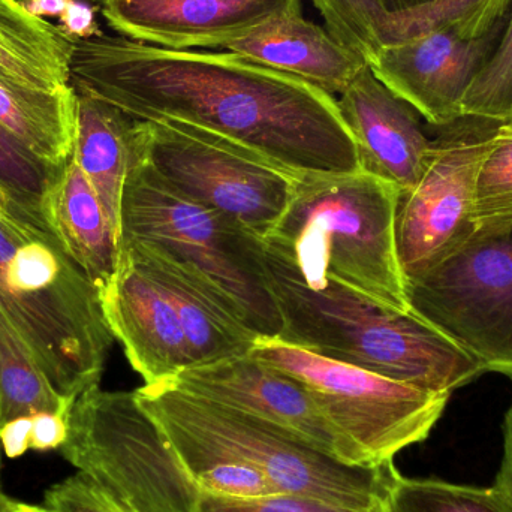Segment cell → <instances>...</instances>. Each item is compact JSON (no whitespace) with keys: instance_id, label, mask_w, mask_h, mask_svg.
<instances>
[{"instance_id":"5b68a950","label":"cell","mask_w":512,"mask_h":512,"mask_svg":"<svg viewBox=\"0 0 512 512\" xmlns=\"http://www.w3.org/2000/svg\"><path fill=\"white\" fill-rule=\"evenodd\" d=\"M0 309L62 396L101 382L114 336L99 291L48 230L0 215Z\"/></svg>"},{"instance_id":"6da1fadb","label":"cell","mask_w":512,"mask_h":512,"mask_svg":"<svg viewBox=\"0 0 512 512\" xmlns=\"http://www.w3.org/2000/svg\"><path fill=\"white\" fill-rule=\"evenodd\" d=\"M71 84L134 119L194 126L297 177L361 171L334 96L231 51L102 33L75 42Z\"/></svg>"},{"instance_id":"f35d334b","label":"cell","mask_w":512,"mask_h":512,"mask_svg":"<svg viewBox=\"0 0 512 512\" xmlns=\"http://www.w3.org/2000/svg\"><path fill=\"white\" fill-rule=\"evenodd\" d=\"M3 213H14V210H12L11 201L6 197L5 192L0 189V215H3Z\"/></svg>"},{"instance_id":"277c9868","label":"cell","mask_w":512,"mask_h":512,"mask_svg":"<svg viewBox=\"0 0 512 512\" xmlns=\"http://www.w3.org/2000/svg\"><path fill=\"white\" fill-rule=\"evenodd\" d=\"M265 267L282 342L447 396L484 375L471 355L415 313L387 309L333 280L310 288L267 259Z\"/></svg>"},{"instance_id":"f1b7e54d","label":"cell","mask_w":512,"mask_h":512,"mask_svg":"<svg viewBox=\"0 0 512 512\" xmlns=\"http://www.w3.org/2000/svg\"><path fill=\"white\" fill-rule=\"evenodd\" d=\"M462 116L512 119V6L501 42L460 104Z\"/></svg>"},{"instance_id":"836d02e7","label":"cell","mask_w":512,"mask_h":512,"mask_svg":"<svg viewBox=\"0 0 512 512\" xmlns=\"http://www.w3.org/2000/svg\"><path fill=\"white\" fill-rule=\"evenodd\" d=\"M32 442V417H21L0 427V447L9 459L24 456Z\"/></svg>"},{"instance_id":"9a60e30c","label":"cell","mask_w":512,"mask_h":512,"mask_svg":"<svg viewBox=\"0 0 512 512\" xmlns=\"http://www.w3.org/2000/svg\"><path fill=\"white\" fill-rule=\"evenodd\" d=\"M102 312L144 385L161 384L191 369L188 345L173 304L161 288L123 254L99 289Z\"/></svg>"},{"instance_id":"8fae6325","label":"cell","mask_w":512,"mask_h":512,"mask_svg":"<svg viewBox=\"0 0 512 512\" xmlns=\"http://www.w3.org/2000/svg\"><path fill=\"white\" fill-rule=\"evenodd\" d=\"M501 120L460 116L436 129L423 176L399 197L396 240L406 282L423 276L474 237L481 165Z\"/></svg>"},{"instance_id":"7c38bea8","label":"cell","mask_w":512,"mask_h":512,"mask_svg":"<svg viewBox=\"0 0 512 512\" xmlns=\"http://www.w3.org/2000/svg\"><path fill=\"white\" fill-rule=\"evenodd\" d=\"M508 17L480 38L430 30L363 57L384 86L414 107L432 128H439L462 116L463 96L495 53Z\"/></svg>"},{"instance_id":"603a6c76","label":"cell","mask_w":512,"mask_h":512,"mask_svg":"<svg viewBox=\"0 0 512 512\" xmlns=\"http://www.w3.org/2000/svg\"><path fill=\"white\" fill-rule=\"evenodd\" d=\"M0 126L39 161L60 167L74 149L77 92L72 84L47 92L0 77Z\"/></svg>"},{"instance_id":"52a82bcc","label":"cell","mask_w":512,"mask_h":512,"mask_svg":"<svg viewBox=\"0 0 512 512\" xmlns=\"http://www.w3.org/2000/svg\"><path fill=\"white\" fill-rule=\"evenodd\" d=\"M59 453L126 512H201V490L135 391L81 394Z\"/></svg>"},{"instance_id":"7a4b0ae2","label":"cell","mask_w":512,"mask_h":512,"mask_svg":"<svg viewBox=\"0 0 512 512\" xmlns=\"http://www.w3.org/2000/svg\"><path fill=\"white\" fill-rule=\"evenodd\" d=\"M400 191L372 174L303 176L267 234L264 256L292 279L342 283L387 309H409L396 240Z\"/></svg>"},{"instance_id":"d6a6232c","label":"cell","mask_w":512,"mask_h":512,"mask_svg":"<svg viewBox=\"0 0 512 512\" xmlns=\"http://www.w3.org/2000/svg\"><path fill=\"white\" fill-rule=\"evenodd\" d=\"M68 417L50 412L33 415L30 448L36 451L59 450L68 436Z\"/></svg>"},{"instance_id":"2e32d148","label":"cell","mask_w":512,"mask_h":512,"mask_svg":"<svg viewBox=\"0 0 512 512\" xmlns=\"http://www.w3.org/2000/svg\"><path fill=\"white\" fill-rule=\"evenodd\" d=\"M337 105L357 146L361 171L393 183L400 195L412 191L432 146L418 111L384 86L369 66L340 95Z\"/></svg>"},{"instance_id":"f546056e","label":"cell","mask_w":512,"mask_h":512,"mask_svg":"<svg viewBox=\"0 0 512 512\" xmlns=\"http://www.w3.org/2000/svg\"><path fill=\"white\" fill-rule=\"evenodd\" d=\"M201 512H360L325 504L292 493H274L261 498H227L201 493Z\"/></svg>"},{"instance_id":"d6986e66","label":"cell","mask_w":512,"mask_h":512,"mask_svg":"<svg viewBox=\"0 0 512 512\" xmlns=\"http://www.w3.org/2000/svg\"><path fill=\"white\" fill-rule=\"evenodd\" d=\"M42 216L99 291L119 267L120 236L74 156L54 171L42 200Z\"/></svg>"},{"instance_id":"8992f818","label":"cell","mask_w":512,"mask_h":512,"mask_svg":"<svg viewBox=\"0 0 512 512\" xmlns=\"http://www.w3.org/2000/svg\"><path fill=\"white\" fill-rule=\"evenodd\" d=\"M135 396L149 414L197 430L254 465L277 493L307 496L346 510L384 512L400 474L394 460L351 465L292 430L171 382L143 385Z\"/></svg>"},{"instance_id":"d590c367","label":"cell","mask_w":512,"mask_h":512,"mask_svg":"<svg viewBox=\"0 0 512 512\" xmlns=\"http://www.w3.org/2000/svg\"><path fill=\"white\" fill-rule=\"evenodd\" d=\"M71 0H23L24 8L36 17H57L65 12Z\"/></svg>"},{"instance_id":"e575fe53","label":"cell","mask_w":512,"mask_h":512,"mask_svg":"<svg viewBox=\"0 0 512 512\" xmlns=\"http://www.w3.org/2000/svg\"><path fill=\"white\" fill-rule=\"evenodd\" d=\"M502 430H504V451H502V462L496 475L495 487L512 502V403L505 414Z\"/></svg>"},{"instance_id":"8d00e7d4","label":"cell","mask_w":512,"mask_h":512,"mask_svg":"<svg viewBox=\"0 0 512 512\" xmlns=\"http://www.w3.org/2000/svg\"><path fill=\"white\" fill-rule=\"evenodd\" d=\"M379 2L384 6V9L393 12L424 5V3L432 2V0H379Z\"/></svg>"},{"instance_id":"b9f144b4","label":"cell","mask_w":512,"mask_h":512,"mask_svg":"<svg viewBox=\"0 0 512 512\" xmlns=\"http://www.w3.org/2000/svg\"><path fill=\"white\" fill-rule=\"evenodd\" d=\"M0 462H2V447H0Z\"/></svg>"},{"instance_id":"4316f807","label":"cell","mask_w":512,"mask_h":512,"mask_svg":"<svg viewBox=\"0 0 512 512\" xmlns=\"http://www.w3.org/2000/svg\"><path fill=\"white\" fill-rule=\"evenodd\" d=\"M384 512H512V502L495 486H460L399 474Z\"/></svg>"},{"instance_id":"5bb4252c","label":"cell","mask_w":512,"mask_h":512,"mask_svg":"<svg viewBox=\"0 0 512 512\" xmlns=\"http://www.w3.org/2000/svg\"><path fill=\"white\" fill-rule=\"evenodd\" d=\"M301 0H105L102 17L126 38L174 50L227 48Z\"/></svg>"},{"instance_id":"484cf974","label":"cell","mask_w":512,"mask_h":512,"mask_svg":"<svg viewBox=\"0 0 512 512\" xmlns=\"http://www.w3.org/2000/svg\"><path fill=\"white\" fill-rule=\"evenodd\" d=\"M472 225V240L492 239L512 230V119L501 120L490 141L478 174Z\"/></svg>"},{"instance_id":"74e56055","label":"cell","mask_w":512,"mask_h":512,"mask_svg":"<svg viewBox=\"0 0 512 512\" xmlns=\"http://www.w3.org/2000/svg\"><path fill=\"white\" fill-rule=\"evenodd\" d=\"M9 512H47L42 505L24 504V502L14 501Z\"/></svg>"},{"instance_id":"44dd1931","label":"cell","mask_w":512,"mask_h":512,"mask_svg":"<svg viewBox=\"0 0 512 512\" xmlns=\"http://www.w3.org/2000/svg\"><path fill=\"white\" fill-rule=\"evenodd\" d=\"M138 123L120 108L77 92V131L72 156L95 189L119 236L123 186L137 149Z\"/></svg>"},{"instance_id":"9c48e42d","label":"cell","mask_w":512,"mask_h":512,"mask_svg":"<svg viewBox=\"0 0 512 512\" xmlns=\"http://www.w3.org/2000/svg\"><path fill=\"white\" fill-rule=\"evenodd\" d=\"M138 150L174 191L261 240L285 213L297 179L185 123L140 120Z\"/></svg>"},{"instance_id":"4fadbf2b","label":"cell","mask_w":512,"mask_h":512,"mask_svg":"<svg viewBox=\"0 0 512 512\" xmlns=\"http://www.w3.org/2000/svg\"><path fill=\"white\" fill-rule=\"evenodd\" d=\"M168 382L292 430L343 462L372 463L363 451L334 429L300 381L254 355L192 367Z\"/></svg>"},{"instance_id":"60d3db41","label":"cell","mask_w":512,"mask_h":512,"mask_svg":"<svg viewBox=\"0 0 512 512\" xmlns=\"http://www.w3.org/2000/svg\"><path fill=\"white\" fill-rule=\"evenodd\" d=\"M20 2H23V0H20ZM83 2H89V3H92V5H99V6H101L102 3L105 2V0H83Z\"/></svg>"},{"instance_id":"3957f363","label":"cell","mask_w":512,"mask_h":512,"mask_svg":"<svg viewBox=\"0 0 512 512\" xmlns=\"http://www.w3.org/2000/svg\"><path fill=\"white\" fill-rule=\"evenodd\" d=\"M120 248L173 265L258 339L282 336L262 240L170 188L140 155L138 137L120 204Z\"/></svg>"},{"instance_id":"ac0fdd59","label":"cell","mask_w":512,"mask_h":512,"mask_svg":"<svg viewBox=\"0 0 512 512\" xmlns=\"http://www.w3.org/2000/svg\"><path fill=\"white\" fill-rule=\"evenodd\" d=\"M225 50L294 75L331 96L342 95L369 66L358 51L306 20L303 12L274 18Z\"/></svg>"},{"instance_id":"83f0119b","label":"cell","mask_w":512,"mask_h":512,"mask_svg":"<svg viewBox=\"0 0 512 512\" xmlns=\"http://www.w3.org/2000/svg\"><path fill=\"white\" fill-rule=\"evenodd\" d=\"M56 170L39 161L0 126V189L11 201L17 218L48 230L42 200Z\"/></svg>"},{"instance_id":"30bf717a","label":"cell","mask_w":512,"mask_h":512,"mask_svg":"<svg viewBox=\"0 0 512 512\" xmlns=\"http://www.w3.org/2000/svg\"><path fill=\"white\" fill-rule=\"evenodd\" d=\"M409 309L471 355L484 373L512 379V230L472 240L406 282Z\"/></svg>"},{"instance_id":"7402d4cb","label":"cell","mask_w":512,"mask_h":512,"mask_svg":"<svg viewBox=\"0 0 512 512\" xmlns=\"http://www.w3.org/2000/svg\"><path fill=\"white\" fill-rule=\"evenodd\" d=\"M74 44L59 24L36 17L20 0H0V77L47 92L65 89Z\"/></svg>"},{"instance_id":"ab89813d","label":"cell","mask_w":512,"mask_h":512,"mask_svg":"<svg viewBox=\"0 0 512 512\" xmlns=\"http://www.w3.org/2000/svg\"><path fill=\"white\" fill-rule=\"evenodd\" d=\"M12 504H14V499L9 498L0 490V512L11 511Z\"/></svg>"},{"instance_id":"4dcf8cb0","label":"cell","mask_w":512,"mask_h":512,"mask_svg":"<svg viewBox=\"0 0 512 512\" xmlns=\"http://www.w3.org/2000/svg\"><path fill=\"white\" fill-rule=\"evenodd\" d=\"M42 507L47 512H126L81 472L51 486Z\"/></svg>"},{"instance_id":"1f68e13d","label":"cell","mask_w":512,"mask_h":512,"mask_svg":"<svg viewBox=\"0 0 512 512\" xmlns=\"http://www.w3.org/2000/svg\"><path fill=\"white\" fill-rule=\"evenodd\" d=\"M59 21L65 35L74 42L104 33L96 20L95 6L83 0H71L65 12L60 15Z\"/></svg>"},{"instance_id":"d4e9b609","label":"cell","mask_w":512,"mask_h":512,"mask_svg":"<svg viewBox=\"0 0 512 512\" xmlns=\"http://www.w3.org/2000/svg\"><path fill=\"white\" fill-rule=\"evenodd\" d=\"M74 402L53 387L29 343L0 309V427L42 412L69 415Z\"/></svg>"},{"instance_id":"ffe728a7","label":"cell","mask_w":512,"mask_h":512,"mask_svg":"<svg viewBox=\"0 0 512 512\" xmlns=\"http://www.w3.org/2000/svg\"><path fill=\"white\" fill-rule=\"evenodd\" d=\"M159 288L176 310L192 367L248 355L258 337L204 294L188 277L158 256L123 249Z\"/></svg>"},{"instance_id":"cb8c5ba5","label":"cell","mask_w":512,"mask_h":512,"mask_svg":"<svg viewBox=\"0 0 512 512\" xmlns=\"http://www.w3.org/2000/svg\"><path fill=\"white\" fill-rule=\"evenodd\" d=\"M150 417L159 424L201 493L245 499L277 493L259 469L224 445L171 418Z\"/></svg>"},{"instance_id":"e0dca14e","label":"cell","mask_w":512,"mask_h":512,"mask_svg":"<svg viewBox=\"0 0 512 512\" xmlns=\"http://www.w3.org/2000/svg\"><path fill=\"white\" fill-rule=\"evenodd\" d=\"M327 29L364 56L430 30L480 38L510 15L512 0H432L402 11H387L379 0H312Z\"/></svg>"},{"instance_id":"ba28073f","label":"cell","mask_w":512,"mask_h":512,"mask_svg":"<svg viewBox=\"0 0 512 512\" xmlns=\"http://www.w3.org/2000/svg\"><path fill=\"white\" fill-rule=\"evenodd\" d=\"M249 354L300 381L334 429L372 463L394 460L429 438L450 400L279 339H258Z\"/></svg>"}]
</instances>
